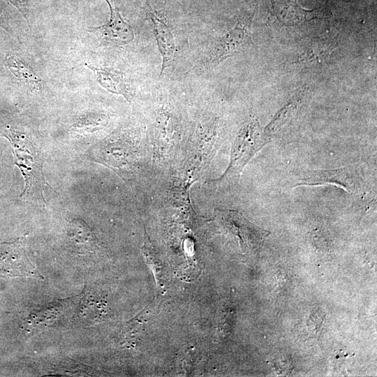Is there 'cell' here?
Listing matches in <instances>:
<instances>
[{
  "label": "cell",
  "instance_id": "cell-1",
  "mask_svg": "<svg viewBox=\"0 0 377 377\" xmlns=\"http://www.w3.org/2000/svg\"><path fill=\"white\" fill-rule=\"evenodd\" d=\"M4 136L13 147L15 161L25 182L20 198L46 203L44 192L52 188L45 179L43 172V158L38 149L25 134L15 130H7Z\"/></svg>",
  "mask_w": 377,
  "mask_h": 377
},
{
  "label": "cell",
  "instance_id": "cell-12",
  "mask_svg": "<svg viewBox=\"0 0 377 377\" xmlns=\"http://www.w3.org/2000/svg\"><path fill=\"white\" fill-rule=\"evenodd\" d=\"M5 64L14 76L26 84L31 91H37L41 88L42 80L20 57L15 54L9 55L6 57Z\"/></svg>",
  "mask_w": 377,
  "mask_h": 377
},
{
  "label": "cell",
  "instance_id": "cell-6",
  "mask_svg": "<svg viewBox=\"0 0 377 377\" xmlns=\"http://www.w3.org/2000/svg\"><path fill=\"white\" fill-rule=\"evenodd\" d=\"M105 1L110 11L109 20L101 26L88 27L87 31L98 36L105 45L114 46L128 45L135 38L132 27L124 20L118 9L111 3L110 0H105Z\"/></svg>",
  "mask_w": 377,
  "mask_h": 377
},
{
  "label": "cell",
  "instance_id": "cell-3",
  "mask_svg": "<svg viewBox=\"0 0 377 377\" xmlns=\"http://www.w3.org/2000/svg\"><path fill=\"white\" fill-rule=\"evenodd\" d=\"M215 212L223 226L238 237L242 249L257 255L270 232L250 223L238 212L216 209Z\"/></svg>",
  "mask_w": 377,
  "mask_h": 377
},
{
  "label": "cell",
  "instance_id": "cell-4",
  "mask_svg": "<svg viewBox=\"0 0 377 377\" xmlns=\"http://www.w3.org/2000/svg\"><path fill=\"white\" fill-rule=\"evenodd\" d=\"M327 184H336L349 193L359 192L364 184L361 166L350 165L333 170H306L295 184L316 186Z\"/></svg>",
  "mask_w": 377,
  "mask_h": 377
},
{
  "label": "cell",
  "instance_id": "cell-13",
  "mask_svg": "<svg viewBox=\"0 0 377 377\" xmlns=\"http://www.w3.org/2000/svg\"><path fill=\"white\" fill-rule=\"evenodd\" d=\"M304 93V89H300L274 115L269 124L264 128L269 136L274 132L279 130L290 119L301 104Z\"/></svg>",
  "mask_w": 377,
  "mask_h": 377
},
{
  "label": "cell",
  "instance_id": "cell-5",
  "mask_svg": "<svg viewBox=\"0 0 377 377\" xmlns=\"http://www.w3.org/2000/svg\"><path fill=\"white\" fill-rule=\"evenodd\" d=\"M251 17L239 20L236 25L228 31L214 45L208 61L211 66L218 65L226 59L243 50L250 43Z\"/></svg>",
  "mask_w": 377,
  "mask_h": 377
},
{
  "label": "cell",
  "instance_id": "cell-8",
  "mask_svg": "<svg viewBox=\"0 0 377 377\" xmlns=\"http://www.w3.org/2000/svg\"><path fill=\"white\" fill-rule=\"evenodd\" d=\"M147 15L151 22L158 48L162 57L161 76L165 69L172 64L174 59L177 50L175 37L171 27L162 14L148 9Z\"/></svg>",
  "mask_w": 377,
  "mask_h": 377
},
{
  "label": "cell",
  "instance_id": "cell-10",
  "mask_svg": "<svg viewBox=\"0 0 377 377\" xmlns=\"http://www.w3.org/2000/svg\"><path fill=\"white\" fill-rule=\"evenodd\" d=\"M94 71L98 82L108 91L123 96L128 102L132 95L121 73L106 67H96L85 64Z\"/></svg>",
  "mask_w": 377,
  "mask_h": 377
},
{
  "label": "cell",
  "instance_id": "cell-9",
  "mask_svg": "<svg viewBox=\"0 0 377 377\" xmlns=\"http://www.w3.org/2000/svg\"><path fill=\"white\" fill-rule=\"evenodd\" d=\"M273 15L283 26L292 27L318 17L319 9L305 10L293 0H271Z\"/></svg>",
  "mask_w": 377,
  "mask_h": 377
},
{
  "label": "cell",
  "instance_id": "cell-7",
  "mask_svg": "<svg viewBox=\"0 0 377 377\" xmlns=\"http://www.w3.org/2000/svg\"><path fill=\"white\" fill-rule=\"evenodd\" d=\"M120 135H113L96 149V161L113 169L121 176V171L132 163L133 152Z\"/></svg>",
  "mask_w": 377,
  "mask_h": 377
},
{
  "label": "cell",
  "instance_id": "cell-2",
  "mask_svg": "<svg viewBox=\"0 0 377 377\" xmlns=\"http://www.w3.org/2000/svg\"><path fill=\"white\" fill-rule=\"evenodd\" d=\"M269 140L270 136L256 119L246 122L232 143L228 168L219 179L209 182L218 184L237 183L244 166Z\"/></svg>",
  "mask_w": 377,
  "mask_h": 377
},
{
  "label": "cell",
  "instance_id": "cell-15",
  "mask_svg": "<svg viewBox=\"0 0 377 377\" xmlns=\"http://www.w3.org/2000/svg\"><path fill=\"white\" fill-rule=\"evenodd\" d=\"M6 26H7V23H6V17L0 5V27L7 30L8 29Z\"/></svg>",
  "mask_w": 377,
  "mask_h": 377
},
{
  "label": "cell",
  "instance_id": "cell-14",
  "mask_svg": "<svg viewBox=\"0 0 377 377\" xmlns=\"http://www.w3.org/2000/svg\"><path fill=\"white\" fill-rule=\"evenodd\" d=\"M8 1L19 10V11L26 19L29 24V20H28L29 9H28L27 0H8Z\"/></svg>",
  "mask_w": 377,
  "mask_h": 377
},
{
  "label": "cell",
  "instance_id": "cell-11",
  "mask_svg": "<svg viewBox=\"0 0 377 377\" xmlns=\"http://www.w3.org/2000/svg\"><path fill=\"white\" fill-rule=\"evenodd\" d=\"M334 47L333 42L318 39L295 56L290 64L312 65L323 62L332 52Z\"/></svg>",
  "mask_w": 377,
  "mask_h": 377
}]
</instances>
